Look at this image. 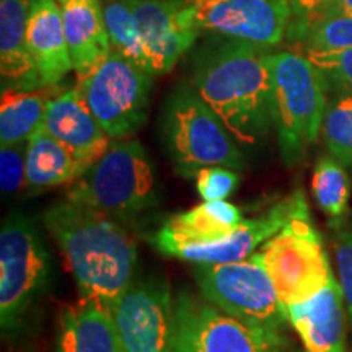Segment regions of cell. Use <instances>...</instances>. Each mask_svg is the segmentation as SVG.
<instances>
[{"mask_svg":"<svg viewBox=\"0 0 352 352\" xmlns=\"http://www.w3.org/2000/svg\"><path fill=\"white\" fill-rule=\"evenodd\" d=\"M46 230L76 279L80 300L111 308L134 283L138 245L122 220L69 199L43 215Z\"/></svg>","mask_w":352,"mask_h":352,"instance_id":"cell-1","label":"cell"},{"mask_svg":"<svg viewBox=\"0 0 352 352\" xmlns=\"http://www.w3.org/2000/svg\"><path fill=\"white\" fill-rule=\"evenodd\" d=\"M267 47L232 39L196 64L195 88L241 145L253 147L270 132L272 80Z\"/></svg>","mask_w":352,"mask_h":352,"instance_id":"cell-2","label":"cell"},{"mask_svg":"<svg viewBox=\"0 0 352 352\" xmlns=\"http://www.w3.org/2000/svg\"><path fill=\"white\" fill-rule=\"evenodd\" d=\"M270 69L277 142L284 164L292 166L318 139L329 85L308 56L298 52L270 54Z\"/></svg>","mask_w":352,"mask_h":352,"instance_id":"cell-3","label":"cell"},{"mask_svg":"<svg viewBox=\"0 0 352 352\" xmlns=\"http://www.w3.org/2000/svg\"><path fill=\"white\" fill-rule=\"evenodd\" d=\"M65 199L124 222L158 202L155 166L138 139L113 140L69 188Z\"/></svg>","mask_w":352,"mask_h":352,"instance_id":"cell-4","label":"cell"},{"mask_svg":"<svg viewBox=\"0 0 352 352\" xmlns=\"http://www.w3.org/2000/svg\"><path fill=\"white\" fill-rule=\"evenodd\" d=\"M162 135L176 175L196 178L206 166L243 170L239 142L209 104L188 87L176 88L162 114Z\"/></svg>","mask_w":352,"mask_h":352,"instance_id":"cell-5","label":"cell"},{"mask_svg":"<svg viewBox=\"0 0 352 352\" xmlns=\"http://www.w3.org/2000/svg\"><path fill=\"white\" fill-rule=\"evenodd\" d=\"M52 258L26 215H7L0 228V327L13 336L51 280Z\"/></svg>","mask_w":352,"mask_h":352,"instance_id":"cell-6","label":"cell"},{"mask_svg":"<svg viewBox=\"0 0 352 352\" xmlns=\"http://www.w3.org/2000/svg\"><path fill=\"white\" fill-rule=\"evenodd\" d=\"M195 277L206 300L250 327L283 331L289 321L261 253L235 263L195 264Z\"/></svg>","mask_w":352,"mask_h":352,"instance_id":"cell-7","label":"cell"},{"mask_svg":"<svg viewBox=\"0 0 352 352\" xmlns=\"http://www.w3.org/2000/svg\"><path fill=\"white\" fill-rule=\"evenodd\" d=\"M259 253L284 307L315 297L334 279L308 204L272 235Z\"/></svg>","mask_w":352,"mask_h":352,"instance_id":"cell-8","label":"cell"},{"mask_svg":"<svg viewBox=\"0 0 352 352\" xmlns=\"http://www.w3.org/2000/svg\"><path fill=\"white\" fill-rule=\"evenodd\" d=\"M152 77L111 50L94 70L78 78L77 87L109 139L122 140L135 134L147 120Z\"/></svg>","mask_w":352,"mask_h":352,"instance_id":"cell-9","label":"cell"},{"mask_svg":"<svg viewBox=\"0 0 352 352\" xmlns=\"http://www.w3.org/2000/svg\"><path fill=\"white\" fill-rule=\"evenodd\" d=\"M173 352H298L284 331L250 327L208 300L179 292Z\"/></svg>","mask_w":352,"mask_h":352,"instance_id":"cell-10","label":"cell"},{"mask_svg":"<svg viewBox=\"0 0 352 352\" xmlns=\"http://www.w3.org/2000/svg\"><path fill=\"white\" fill-rule=\"evenodd\" d=\"M121 352H173L175 302L160 277L132 283L111 305Z\"/></svg>","mask_w":352,"mask_h":352,"instance_id":"cell-11","label":"cell"},{"mask_svg":"<svg viewBox=\"0 0 352 352\" xmlns=\"http://www.w3.org/2000/svg\"><path fill=\"white\" fill-rule=\"evenodd\" d=\"M307 206L302 191H296L276 202L266 214L243 220L235 230L210 241H189L158 230L152 243L160 253L195 264L235 263L253 254L259 245H264L283 228L290 219Z\"/></svg>","mask_w":352,"mask_h":352,"instance_id":"cell-12","label":"cell"},{"mask_svg":"<svg viewBox=\"0 0 352 352\" xmlns=\"http://www.w3.org/2000/svg\"><path fill=\"white\" fill-rule=\"evenodd\" d=\"M201 32L219 33L263 47L283 41L289 26V0H191Z\"/></svg>","mask_w":352,"mask_h":352,"instance_id":"cell-13","label":"cell"},{"mask_svg":"<svg viewBox=\"0 0 352 352\" xmlns=\"http://www.w3.org/2000/svg\"><path fill=\"white\" fill-rule=\"evenodd\" d=\"M148 59V74L170 72L201 33L191 0H129Z\"/></svg>","mask_w":352,"mask_h":352,"instance_id":"cell-14","label":"cell"},{"mask_svg":"<svg viewBox=\"0 0 352 352\" xmlns=\"http://www.w3.org/2000/svg\"><path fill=\"white\" fill-rule=\"evenodd\" d=\"M43 126L90 168L108 151L111 139L78 90V87L57 90L47 101Z\"/></svg>","mask_w":352,"mask_h":352,"instance_id":"cell-15","label":"cell"},{"mask_svg":"<svg viewBox=\"0 0 352 352\" xmlns=\"http://www.w3.org/2000/svg\"><path fill=\"white\" fill-rule=\"evenodd\" d=\"M307 352H346L344 294L336 277L315 297L285 307Z\"/></svg>","mask_w":352,"mask_h":352,"instance_id":"cell-16","label":"cell"},{"mask_svg":"<svg viewBox=\"0 0 352 352\" xmlns=\"http://www.w3.org/2000/svg\"><path fill=\"white\" fill-rule=\"evenodd\" d=\"M26 41L36 65L41 87H56L74 69L63 15L56 0H32Z\"/></svg>","mask_w":352,"mask_h":352,"instance_id":"cell-17","label":"cell"},{"mask_svg":"<svg viewBox=\"0 0 352 352\" xmlns=\"http://www.w3.org/2000/svg\"><path fill=\"white\" fill-rule=\"evenodd\" d=\"M63 15L70 57L77 77H85L111 52L100 0H56Z\"/></svg>","mask_w":352,"mask_h":352,"instance_id":"cell-18","label":"cell"},{"mask_svg":"<svg viewBox=\"0 0 352 352\" xmlns=\"http://www.w3.org/2000/svg\"><path fill=\"white\" fill-rule=\"evenodd\" d=\"M32 0H0V76L2 90H38L39 74L26 41Z\"/></svg>","mask_w":352,"mask_h":352,"instance_id":"cell-19","label":"cell"},{"mask_svg":"<svg viewBox=\"0 0 352 352\" xmlns=\"http://www.w3.org/2000/svg\"><path fill=\"white\" fill-rule=\"evenodd\" d=\"M54 352H121L111 308L80 300L59 316Z\"/></svg>","mask_w":352,"mask_h":352,"instance_id":"cell-20","label":"cell"},{"mask_svg":"<svg viewBox=\"0 0 352 352\" xmlns=\"http://www.w3.org/2000/svg\"><path fill=\"white\" fill-rule=\"evenodd\" d=\"M88 168L63 142L41 126L28 139L26 189L30 192L72 184Z\"/></svg>","mask_w":352,"mask_h":352,"instance_id":"cell-21","label":"cell"},{"mask_svg":"<svg viewBox=\"0 0 352 352\" xmlns=\"http://www.w3.org/2000/svg\"><path fill=\"white\" fill-rule=\"evenodd\" d=\"M56 87L38 90H2L0 101V144L10 145L28 140L43 126L47 101Z\"/></svg>","mask_w":352,"mask_h":352,"instance_id":"cell-22","label":"cell"},{"mask_svg":"<svg viewBox=\"0 0 352 352\" xmlns=\"http://www.w3.org/2000/svg\"><path fill=\"white\" fill-rule=\"evenodd\" d=\"M241 222L243 215L236 206L227 201H204L173 215L160 230L189 241H210L233 232Z\"/></svg>","mask_w":352,"mask_h":352,"instance_id":"cell-23","label":"cell"},{"mask_svg":"<svg viewBox=\"0 0 352 352\" xmlns=\"http://www.w3.org/2000/svg\"><path fill=\"white\" fill-rule=\"evenodd\" d=\"M311 191L318 208L329 220V226L340 228L344 223L351 197V179L342 164L333 155L316 162L311 178Z\"/></svg>","mask_w":352,"mask_h":352,"instance_id":"cell-24","label":"cell"},{"mask_svg":"<svg viewBox=\"0 0 352 352\" xmlns=\"http://www.w3.org/2000/svg\"><path fill=\"white\" fill-rule=\"evenodd\" d=\"M103 12L113 50L148 74L147 50L129 0H107Z\"/></svg>","mask_w":352,"mask_h":352,"instance_id":"cell-25","label":"cell"},{"mask_svg":"<svg viewBox=\"0 0 352 352\" xmlns=\"http://www.w3.org/2000/svg\"><path fill=\"white\" fill-rule=\"evenodd\" d=\"M321 135L329 155L352 166V94H338L328 101Z\"/></svg>","mask_w":352,"mask_h":352,"instance_id":"cell-26","label":"cell"},{"mask_svg":"<svg viewBox=\"0 0 352 352\" xmlns=\"http://www.w3.org/2000/svg\"><path fill=\"white\" fill-rule=\"evenodd\" d=\"M294 26L296 30H290V36L302 39L307 52L341 51L352 47V16H328Z\"/></svg>","mask_w":352,"mask_h":352,"instance_id":"cell-27","label":"cell"},{"mask_svg":"<svg viewBox=\"0 0 352 352\" xmlns=\"http://www.w3.org/2000/svg\"><path fill=\"white\" fill-rule=\"evenodd\" d=\"M308 59L327 78L329 88L338 94H352V47L341 51H308Z\"/></svg>","mask_w":352,"mask_h":352,"instance_id":"cell-28","label":"cell"},{"mask_svg":"<svg viewBox=\"0 0 352 352\" xmlns=\"http://www.w3.org/2000/svg\"><path fill=\"white\" fill-rule=\"evenodd\" d=\"M26 151L28 140L0 148V189L3 196H13L26 188Z\"/></svg>","mask_w":352,"mask_h":352,"instance_id":"cell-29","label":"cell"},{"mask_svg":"<svg viewBox=\"0 0 352 352\" xmlns=\"http://www.w3.org/2000/svg\"><path fill=\"white\" fill-rule=\"evenodd\" d=\"M239 186V175L226 166H206L196 175V189L204 201H226Z\"/></svg>","mask_w":352,"mask_h":352,"instance_id":"cell-30","label":"cell"},{"mask_svg":"<svg viewBox=\"0 0 352 352\" xmlns=\"http://www.w3.org/2000/svg\"><path fill=\"white\" fill-rule=\"evenodd\" d=\"M336 266L338 274H340V284L347 305V314H349L352 323V230H344L338 235Z\"/></svg>","mask_w":352,"mask_h":352,"instance_id":"cell-31","label":"cell"},{"mask_svg":"<svg viewBox=\"0 0 352 352\" xmlns=\"http://www.w3.org/2000/svg\"><path fill=\"white\" fill-rule=\"evenodd\" d=\"M328 16H352V0H327L324 6L320 8V12L310 21L328 19ZM310 21H307V23H310Z\"/></svg>","mask_w":352,"mask_h":352,"instance_id":"cell-32","label":"cell"}]
</instances>
